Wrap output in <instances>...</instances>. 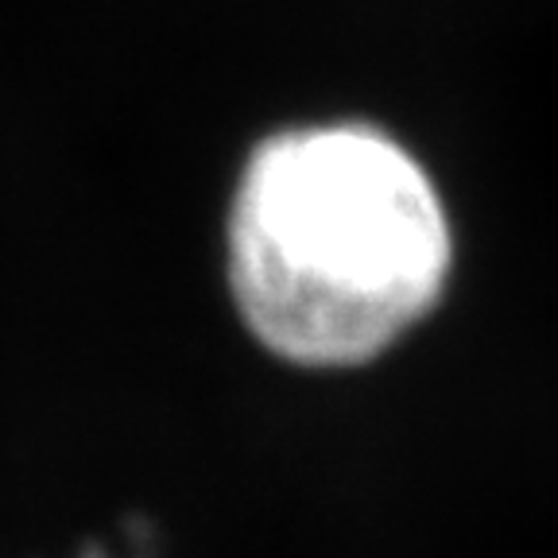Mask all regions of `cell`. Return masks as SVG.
<instances>
[{
  "label": "cell",
  "mask_w": 558,
  "mask_h": 558,
  "mask_svg": "<svg viewBox=\"0 0 558 558\" xmlns=\"http://www.w3.org/2000/svg\"><path fill=\"white\" fill-rule=\"evenodd\" d=\"M450 229L423 167L376 129H299L244 167L229 283L248 330L295 365H361L430 311Z\"/></svg>",
  "instance_id": "obj_1"
}]
</instances>
